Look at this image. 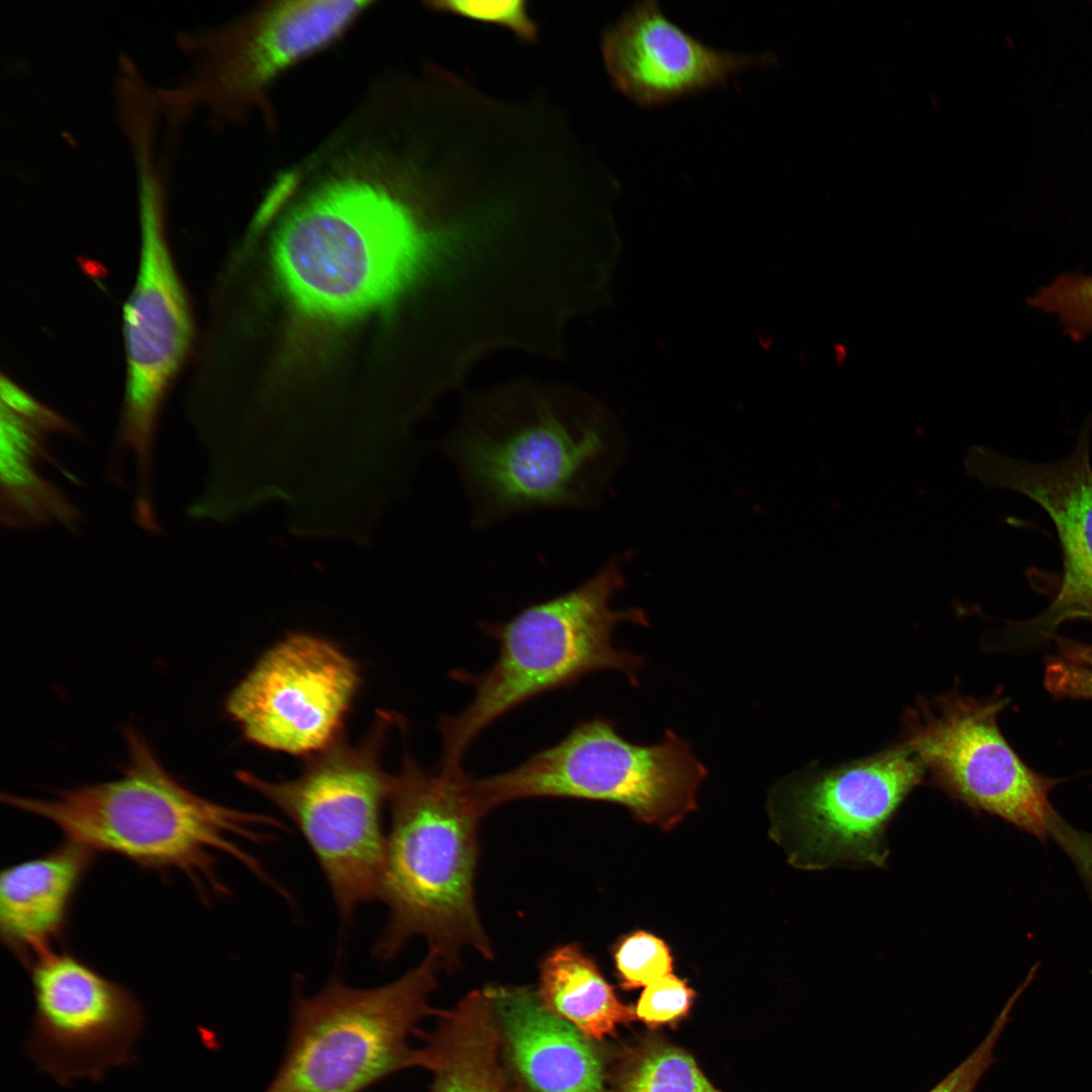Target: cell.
Returning <instances> with one entry per match:
<instances>
[{
    "mask_svg": "<svg viewBox=\"0 0 1092 1092\" xmlns=\"http://www.w3.org/2000/svg\"><path fill=\"white\" fill-rule=\"evenodd\" d=\"M444 188L420 140L351 121L276 177L256 222L278 218L273 265L301 311L355 318L386 306L412 279L429 237L426 210Z\"/></svg>",
    "mask_w": 1092,
    "mask_h": 1092,
    "instance_id": "1",
    "label": "cell"
},
{
    "mask_svg": "<svg viewBox=\"0 0 1092 1092\" xmlns=\"http://www.w3.org/2000/svg\"><path fill=\"white\" fill-rule=\"evenodd\" d=\"M127 761L111 782L58 790L48 799L2 794L8 806L58 826L70 841L138 866L184 874L203 899L228 895L216 872L226 854L268 882L247 844L274 839L282 823L204 799L175 780L136 731L125 734Z\"/></svg>",
    "mask_w": 1092,
    "mask_h": 1092,
    "instance_id": "2",
    "label": "cell"
},
{
    "mask_svg": "<svg viewBox=\"0 0 1092 1092\" xmlns=\"http://www.w3.org/2000/svg\"><path fill=\"white\" fill-rule=\"evenodd\" d=\"M388 803L379 898L387 919L373 957L390 961L410 939L421 937L442 971L460 970L466 949L492 961L474 894L484 814L471 778L463 770L431 772L405 752L400 770L391 776Z\"/></svg>",
    "mask_w": 1092,
    "mask_h": 1092,
    "instance_id": "3",
    "label": "cell"
},
{
    "mask_svg": "<svg viewBox=\"0 0 1092 1092\" xmlns=\"http://www.w3.org/2000/svg\"><path fill=\"white\" fill-rule=\"evenodd\" d=\"M623 585L620 565L611 560L577 587L528 606L507 622L481 625L497 642V657L482 672H452L474 695L461 712L439 720L441 769L462 770L466 750L484 729L540 695L602 670L619 671L636 685L642 658L616 646L613 632L622 623L647 626L648 620L639 608L612 609Z\"/></svg>",
    "mask_w": 1092,
    "mask_h": 1092,
    "instance_id": "4",
    "label": "cell"
},
{
    "mask_svg": "<svg viewBox=\"0 0 1092 1092\" xmlns=\"http://www.w3.org/2000/svg\"><path fill=\"white\" fill-rule=\"evenodd\" d=\"M442 971L423 961L396 980L354 988L337 978L294 999L282 1064L265 1092H362L403 1069H431L426 1046L408 1038L420 1020L438 1016L430 1004Z\"/></svg>",
    "mask_w": 1092,
    "mask_h": 1092,
    "instance_id": "5",
    "label": "cell"
},
{
    "mask_svg": "<svg viewBox=\"0 0 1092 1092\" xmlns=\"http://www.w3.org/2000/svg\"><path fill=\"white\" fill-rule=\"evenodd\" d=\"M371 2L262 3L220 24L178 34L186 70L157 89L163 108L187 120L204 110L216 125L261 115L274 125L270 91L293 66L330 47Z\"/></svg>",
    "mask_w": 1092,
    "mask_h": 1092,
    "instance_id": "6",
    "label": "cell"
},
{
    "mask_svg": "<svg viewBox=\"0 0 1092 1092\" xmlns=\"http://www.w3.org/2000/svg\"><path fill=\"white\" fill-rule=\"evenodd\" d=\"M463 429L443 445L478 527L521 512L593 506L624 446L597 420L568 419L548 404L520 420Z\"/></svg>",
    "mask_w": 1092,
    "mask_h": 1092,
    "instance_id": "7",
    "label": "cell"
},
{
    "mask_svg": "<svg viewBox=\"0 0 1092 1092\" xmlns=\"http://www.w3.org/2000/svg\"><path fill=\"white\" fill-rule=\"evenodd\" d=\"M708 769L682 737L667 730L651 745L622 737L616 723L579 721L554 745L488 778L472 779L483 813L516 800L555 797L619 804L669 831L697 808Z\"/></svg>",
    "mask_w": 1092,
    "mask_h": 1092,
    "instance_id": "8",
    "label": "cell"
},
{
    "mask_svg": "<svg viewBox=\"0 0 1092 1092\" xmlns=\"http://www.w3.org/2000/svg\"><path fill=\"white\" fill-rule=\"evenodd\" d=\"M395 718L381 712L365 740L338 739L311 755L292 780L269 781L252 772L241 782L279 809L298 829L325 877L342 922L362 905L379 900L386 833L382 811L391 776L380 751Z\"/></svg>",
    "mask_w": 1092,
    "mask_h": 1092,
    "instance_id": "9",
    "label": "cell"
},
{
    "mask_svg": "<svg viewBox=\"0 0 1092 1092\" xmlns=\"http://www.w3.org/2000/svg\"><path fill=\"white\" fill-rule=\"evenodd\" d=\"M169 174L139 171L140 259L123 307L126 378L111 457L129 455L139 477L155 470L159 424L170 389L191 354L194 321L172 255L167 228Z\"/></svg>",
    "mask_w": 1092,
    "mask_h": 1092,
    "instance_id": "10",
    "label": "cell"
},
{
    "mask_svg": "<svg viewBox=\"0 0 1092 1092\" xmlns=\"http://www.w3.org/2000/svg\"><path fill=\"white\" fill-rule=\"evenodd\" d=\"M925 779L922 762L899 742L838 765L804 767L770 790V833L802 870L882 867L886 830Z\"/></svg>",
    "mask_w": 1092,
    "mask_h": 1092,
    "instance_id": "11",
    "label": "cell"
},
{
    "mask_svg": "<svg viewBox=\"0 0 1092 1092\" xmlns=\"http://www.w3.org/2000/svg\"><path fill=\"white\" fill-rule=\"evenodd\" d=\"M1008 699L959 690L919 699L904 713L899 743L922 762L932 785L970 810L1010 823L1045 842L1058 813L1050 794L1064 780L1029 766L998 723Z\"/></svg>",
    "mask_w": 1092,
    "mask_h": 1092,
    "instance_id": "12",
    "label": "cell"
},
{
    "mask_svg": "<svg viewBox=\"0 0 1092 1092\" xmlns=\"http://www.w3.org/2000/svg\"><path fill=\"white\" fill-rule=\"evenodd\" d=\"M359 686L357 664L338 646L291 633L262 654L225 710L250 742L311 756L340 739Z\"/></svg>",
    "mask_w": 1092,
    "mask_h": 1092,
    "instance_id": "13",
    "label": "cell"
},
{
    "mask_svg": "<svg viewBox=\"0 0 1092 1092\" xmlns=\"http://www.w3.org/2000/svg\"><path fill=\"white\" fill-rule=\"evenodd\" d=\"M34 1011L26 1052L62 1085L100 1081L130 1064L145 1016L134 994L66 950L48 947L26 967Z\"/></svg>",
    "mask_w": 1092,
    "mask_h": 1092,
    "instance_id": "14",
    "label": "cell"
},
{
    "mask_svg": "<svg viewBox=\"0 0 1092 1092\" xmlns=\"http://www.w3.org/2000/svg\"><path fill=\"white\" fill-rule=\"evenodd\" d=\"M1091 421L1078 433L1070 453L1053 461H1031L988 449L978 479L988 487L1018 493L1050 518L1058 537L1062 570L1049 575L1050 598L1037 615L1009 624L1011 639L1050 641L1073 621L1092 624V460ZM1010 639V640H1011Z\"/></svg>",
    "mask_w": 1092,
    "mask_h": 1092,
    "instance_id": "15",
    "label": "cell"
},
{
    "mask_svg": "<svg viewBox=\"0 0 1092 1092\" xmlns=\"http://www.w3.org/2000/svg\"><path fill=\"white\" fill-rule=\"evenodd\" d=\"M604 65L614 87L642 107L660 106L726 84L753 67L776 64L768 52L710 47L669 20L657 1L636 2L603 32Z\"/></svg>",
    "mask_w": 1092,
    "mask_h": 1092,
    "instance_id": "16",
    "label": "cell"
},
{
    "mask_svg": "<svg viewBox=\"0 0 1092 1092\" xmlns=\"http://www.w3.org/2000/svg\"><path fill=\"white\" fill-rule=\"evenodd\" d=\"M492 1005L510 1092H604L593 1039L555 1015L529 987L484 988Z\"/></svg>",
    "mask_w": 1092,
    "mask_h": 1092,
    "instance_id": "17",
    "label": "cell"
},
{
    "mask_svg": "<svg viewBox=\"0 0 1092 1092\" xmlns=\"http://www.w3.org/2000/svg\"><path fill=\"white\" fill-rule=\"evenodd\" d=\"M96 852L65 840L53 850L1 871L0 936L26 968L60 941L75 895Z\"/></svg>",
    "mask_w": 1092,
    "mask_h": 1092,
    "instance_id": "18",
    "label": "cell"
},
{
    "mask_svg": "<svg viewBox=\"0 0 1092 1092\" xmlns=\"http://www.w3.org/2000/svg\"><path fill=\"white\" fill-rule=\"evenodd\" d=\"M46 432L1 405L0 519L13 530L62 526L77 533L83 513L64 491L40 474L37 464H50L71 482L79 477L54 456Z\"/></svg>",
    "mask_w": 1092,
    "mask_h": 1092,
    "instance_id": "19",
    "label": "cell"
},
{
    "mask_svg": "<svg viewBox=\"0 0 1092 1092\" xmlns=\"http://www.w3.org/2000/svg\"><path fill=\"white\" fill-rule=\"evenodd\" d=\"M544 1006L590 1039L615 1034L636 1019L603 976L596 962L575 943L551 949L539 966L536 990Z\"/></svg>",
    "mask_w": 1092,
    "mask_h": 1092,
    "instance_id": "20",
    "label": "cell"
},
{
    "mask_svg": "<svg viewBox=\"0 0 1092 1092\" xmlns=\"http://www.w3.org/2000/svg\"><path fill=\"white\" fill-rule=\"evenodd\" d=\"M611 1092H719L684 1050L650 1043L620 1069Z\"/></svg>",
    "mask_w": 1092,
    "mask_h": 1092,
    "instance_id": "21",
    "label": "cell"
},
{
    "mask_svg": "<svg viewBox=\"0 0 1092 1092\" xmlns=\"http://www.w3.org/2000/svg\"><path fill=\"white\" fill-rule=\"evenodd\" d=\"M1027 303L1056 315L1074 341L1092 334V274H1061L1030 296Z\"/></svg>",
    "mask_w": 1092,
    "mask_h": 1092,
    "instance_id": "22",
    "label": "cell"
},
{
    "mask_svg": "<svg viewBox=\"0 0 1092 1092\" xmlns=\"http://www.w3.org/2000/svg\"><path fill=\"white\" fill-rule=\"evenodd\" d=\"M1044 657L1043 687L1057 700L1092 701V643L1054 635Z\"/></svg>",
    "mask_w": 1092,
    "mask_h": 1092,
    "instance_id": "23",
    "label": "cell"
},
{
    "mask_svg": "<svg viewBox=\"0 0 1092 1092\" xmlns=\"http://www.w3.org/2000/svg\"><path fill=\"white\" fill-rule=\"evenodd\" d=\"M613 959L621 987H645L672 973L673 961L667 944L652 933L637 930L614 946Z\"/></svg>",
    "mask_w": 1092,
    "mask_h": 1092,
    "instance_id": "24",
    "label": "cell"
},
{
    "mask_svg": "<svg viewBox=\"0 0 1092 1092\" xmlns=\"http://www.w3.org/2000/svg\"><path fill=\"white\" fill-rule=\"evenodd\" d=\"M425 4L437 12L505 27L525 42L533 43L538 38V27L529 14L528 3L523 0H437Z\"/></svg>",
    "mask_w": 1092,
    "mask_h": 1092,
    "instance_id": "25",
    "label": "cell"
},
{
    "mask_svg": "<svg viewBox=\"0 0 1092 1092\" xmlns=\"http://www.w3.org/2000/svg\"><path fill=\"white\" fill-rule=\"evenodd\" d=\"M695 991L672 973L645 986L634 1008L636 1018L649 1027L678 1022L693 1005Z\"/></svg>",
    "mask_w": 1092,
    "mask_h": 1092,
    "instance_id": "26",
    "label": "cell"
},
{
    "mask_svg": "<svg viewBox=\"0 0 1092 1092\" xmlns=\"http://www.w3.org/2000/svg\"><path fill=\"white\" fill-rule=\"evenodd\" d=\"M1024 983L1009 998L994 1021L989 1033L981 1043L958 1067L936 1084L929 1092H974L980 1079L994 1063L993 1051L1009 1020V1014L1017 998L1028 986Z\"/></svg>",
    "mask_w": 1092,
    "mask_h": 1092,
    "instance_id": "27",
    "label": "cell"
},
{
    "mask_svg": "<svg viewBox=\"0 0 1092 1092\" xmlns=\"http://www.w3.org/2000/svg\"><path fill=\"white\" fill-rule=\"evenodd\" d=\"M0 383L1 405L26 419L47 434H66L80 438L81 433L74 424L38 401L9 376L2 374Z\"/></svg>",
    "mask_w": 1092,
    "mask_h": 1092,
    "instance_id": "28",
    "label": "cell"
},
{
    "mask_svg": "<svg viewBox=\"0 0 1092 1092\" xmlns=\"http://www.w3.org/2000/svg\"><path fill=\"white\" fill-rule=\"evenodd\" d=\"M1050 835L1073 861L1092 895V833L1073 827L1057 813Z\"/></svg>",
    "mask_w": 1092,
    "mask_h": 1092,
    "instance_id": "29",
    "label": "cell"
}]
</instances>
